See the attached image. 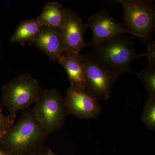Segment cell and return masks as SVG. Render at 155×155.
I'll return each instance as SVG.
<instances>
[{"label": "cell", "mask_w": 155, "mask_h": 155, "mask_svg": "<svg viewBox=\"0 0 155 155\" xmlns=\"http://www.w3.org/2000/svg\"><path fill=\"white\" fill-rule=\"evenodd\" d=\"M49 135L29 108L0 138V150L7 155H34L44 146Z\"/></svg>", "instance_id": "obj_1"}, {"label": "cell", "mask_w": 155, "mask_h": 155, "mask_svg": "<svg viewBox=\"0 0 155 155\" xmlns=\"http://www.w3.org/2000/svg\"><path fill=\"white\" fill-rule=\"evenodd\" d=\"M92 57L101 67L119 77L130 73V63L142 57L137 51L132 37L120 35L92 47Z\"/></svg>", "instance_id": "obj_2"}, {"label": "cell", "mask_w": 155, "mask_h": 155, "mask_svg": "<svg viewBox=\"0 0 155 155\" xmlns=\"http://www.w3.org/2000/svg\"><path fill=\"white\" fill-rule=\"evenodd\" d=\"M43 90L35 78L28 74H20L3 85L1 103L8 109V116L15 120L18 112L34 104Z\"/></svg>", "instance_id": "obj_3"}, {"label": "cell", "mask_w": 155, "mask_h": 155, "mask_svg": "<svg viewBox=\"0 0 155 155\" xmlns=\"http://www.w3.org/2000/svg\"><path fill=\"white\" fill-rule=\"evenodd\" d=\"M31 110L38 122L49 134L64 126L68 115L64 98L55 89L43 90Z\"/></svg>", "instance_id": "obj_4"}, {"label": "cell", "mask_w": 155, "mask_h": 155, "mask_svg": "<svg viewBox=\"0 0 155 155\" xmlns=\"http://www.w3.org/2000/svg\"><path fill=\"white\" fill-rule=\"evenodd\" d=\"M116 2L123 8L122 24L134 36L149 41L154 30L155 11L154 5L136 0H119Z\"/></svg>", "instance_id": "obj_5"}, {"label": "cell", "mask_w": 155, "mask_h": 155, "mask_svg": "<svg viewBox=\"0 0 155 155\" xmlns=\"http://www.w3.org/2000/svg\"><path fill=\"white\" fill-rule=\"evenodd\" d=\"M82 56L85 65V91L97 101L109 99L119 77L96 63L90 51Z\"/></svg>", "instance_id": "obj_6"}, {"label": "cell", "mask_w": 155, "mask_h": 155, "mask_svg": "<svg viewBox=\"0 0 155 155\" xmlns=\"http://www.w3.org/2000/svg\"><path fill=\"white\" fill-rule=\"evenodd\" d=\"M87 27L91 29L92 38L88 46H95L112 38L124 34H134L116 20L106 9H102L92 15L86 23Z\"/></svg>", "instance_id": "obj_7"}, {"label": "cell", "mask_w": 155, "mask_h": 155, "mask_svg": "<svg viewBox=\"0 0 155 155\" xmlns=\"http://www.w3.org/2000/svg\"><path fill=\"white\" fill-rule=\"evenodd\" d=\"M64 104L67 114L79 119H96L101 114V106L84 90L70 85L67 88Z\"/></svg>", "instance_id": "obj_8"}, {"label": "cell", "mask_w": 155, "mask_h": 155, "mask_svg": "<svg viewBox=\"0 0 155 155\" xmlns=\"http://www.w3.org/2000/svg\"><path fill=\"white\" fill-rule=\"evenodd\" d=\"M87 28L86 23L81 17L70 9H67L65 22L61 29L64 53L78 54L84 48L88 46L84 41Z\"/></svg>", "instance_id": "obj_9"}, {"label": "cell", "mask_w": 155, "mask_h": 155, "mask_svg": "<svg viewBox=\"0 0 155 155\" xmlns=\"http://www.w3.org/2000/svg\"><path fill=\"white\" fill-rule=\"evenodd\" d=\"M31 45L45 53L52 61H58L64 52L61 29L41 26Z\"/></svg>", "instance_id": "obj_10"}, {"label": "cell", "mask_w": 155, "mask_h": 155, "mask_svg": "<svg viewBox=\"0 0 155 155\" xmlns=\"http://www.w3.org/2000/svg\"><path fill=\"white\" fill-rule=\"evenodd\" d=\"M58 63L67 72L70 85L85 89V65L81 54L63 53L58 60Z\"/></svg>", "instance_id": "obj_11"}, {"label": "cell", "mask_w": 155, "mask_h": 155, "mask_svg": "<svg viewBox=\"0 0 155 155\" xmlns=\"http://www.w3.org/2000/svg\"><path fill=\"white\" fill-rule=\"evenodd\" d=\"M67 9L57 2H48L43 8L42 11L36 18L41 26L61 29L65 22Z\"/></svg>", "instance_id": "obj_12"}, {"label": "cell", "mask_w": 155, "mask_h": 155, "mask_svg": "<svg viewBox=\"0 0 155 155\" xmlns=\"http://www.w3.org/2000/svg\"><path fill=\"white\" fill-rule=\"evenodd\" d=\"M41 26L36 19H26L20 22L17 29L10 38L11 42L31 45L35 39Z\"/></svg>", "instance_id": "obj_13"}, {"label": "cell", "mask_w": 155, "mask_h": 155, "mask_svg": "<svg viewBox=\"0 0 155 155\" xmlns=\"http://www.w3.org/2000/svg\"><path fill=\"white\" fill-rule=\"evenodd\" d=\"M143 84L148 97H155V63H149L147 68L137 74Z\"/></svg>", "instance_id": "obj_14"}, {"label": "cell", "mask_w": 155, "mask_h": 155, "mask_svg": "<svg viewBox=\"0 0 155 155\" xmlns=\"http://www.w3.org/2000/svg\"><path fill=\"white\" fill-rule=\"evenodd\" d=\"M140 120L149 130H155V97H148L145 104Z\"/></svg>", "instance_id": "obj_15"}, {"label": "cell", "mask_w": 155, "mask_h": 155, "mask_svg": "<svg viewBox=\"0 0 155 155\" xmlns=\"http://www.w3.org/2000/svg\"><path fill=\"white\" fill-rule=\"evenodd\" d=\"M15 123V120L11 119L8 116H5L3 114L1 105H0V138Z\"/></svg>", "instance_id": "obj_16"}, {"label": "cell", "mask_w": 155, "mask_h": 155, "mask_svg": "<svg viewBox=\"0 0 155 155\" xmlns=\"http://www.w3.org/2000/svg\"><path fill=\"white\" fill-rule=\"evenodd\" d=\"M141 54L142 57H146L149 63H155V41L150 43L148 46L147 51Z\"/></svg>", "instance_id": "obj_17"}, {"label": "cell", "mask_w": 155, "mask_h": 155, "mask_svg": "<svg viewBox=\"0 0 155 155\" xmlns=\"http://www.w3.org/2000/svg\"><path fill=\"white\" fill-rule=\"evenodd\" d=\"M48 147L44 146L38 153L34 155H47Z\"/></svg>", "instance_id": "obj_18"}, {"label": "cell", "mask_w": 155, "mask_h": 155, "mask_svg": "<svg viewBox=\"0 0 155 155\" xmlns=\"http://www.w3.org/2000/svg\"><path fill=\"white\" fill-rule=\"evenodd\" d=\"M47 155H57L54 153L49 147H48L47 150Z\"/></svg>", "instance_id": "obj_19"}, {"label": "cell", "mask_w": 155, "mask_h": 155, "mask_svg": "<svg viewBox=\"0 0 155 155\" xmlns=\"http://www.w3.org/2000/svg\"><path fill=\"white\" fill-rule=\"evenodd\" d=\"M0 155H7L5 154L4 153H3L2 151L0 150Z\"/></svg>", "instance_id": "obj_20"}]
</instances>
